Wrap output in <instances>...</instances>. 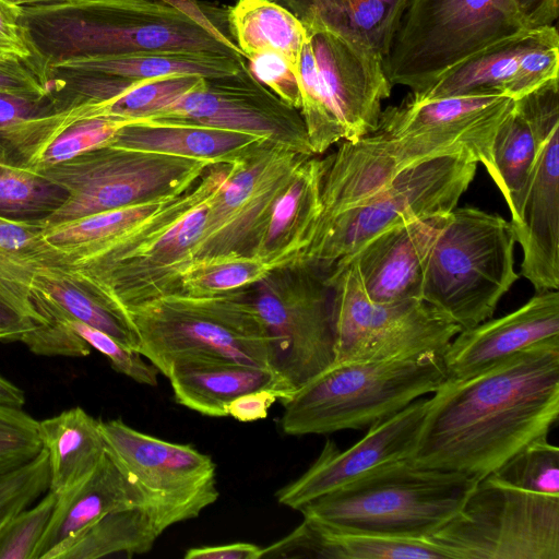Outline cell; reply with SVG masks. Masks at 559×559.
Segmentation results:
<instances>
[{
    "mask_svg": "<svg viewBox=\"0 0 559 559\" xmlns=\"http://www.w3.org/2000/svg\"><path fill=\"white\" fill-rule=\"evenodd\" d=\"M12 2L13 4H16L19 7H27V5H36V4H43V3H51L57 1H63V0H8Z\"/></svg>",
    "mask_w": 559,
    "mask_h": 559,
    "instance_id": "cell-58",
    "label": "cell"
},
{
    "mask_svg": "<svg viewBox=\"0 0 559 559\" xmlns=\"http://www.w3.org/2000/svg\"><path fill=\"white\" fill-rule=\"evenodd\" d=\"M265 139L198 124L135 121L120 128L108 145L205 162L233 164Z\"/></svg>",
    "mask_w": 559,
    "mask_h": 559,
    "instance_id": "cell-30",
    "label": "cell"
},
{
    "mask_svg": "<svg viewBox=\"0 0 559 559\" xmlns=\"http://www.w3.org/2000/svg\"><path fill=\"white\" fill-rule=\"evenodd\" d=\"M32 294L51 302L68 317L136 350L138 337L128 318L93 282L68 265L58 263L40 269L34 278Z\"/></svg>",
    "mask_w": 559,
    "mask_h": 559,
    "instance_id": "cell-37",
    "label": "cell"
},
{
    "mask_svg": "<svg viewBox=\"0 0 559 559\" xmlns=\"http://www.w3.org/2000/svg\"><path fill=\"white\" fill-rule=\"evenodd\" d=\"M293 13L306 33L326 31L362 44L384 60L408 0H271Z\"/></svg>",
    "mask_w": 559,
    "mask_h": 559,
    "instance_id": "cell-31",
    "label": "cell"
},
{
    "mask_svg": "<svg viewBox=\"0 0 559 559\" xmlns=\"http://www.w3.org/2000/svg\"><path fill=\"white\" fill-rule=\"evenodd\" d=\"M250 298L272 338L284 401L335 364L331 292L319 270L298 263L272 270Z\"/></svg>",
    "mask_w": 559,
    "mask_h": 559,
    "instance_id": "cell-10",
    "label": "cell"
},
{
    "mask_svg": "<svg viewBox=\"0 0 559 559\" xmlns=\"http://www.w3.org/2000/svg\"><path fill=\"white\" fill-rule=\"evenodd\" d=\"M270 272L269 266L253 255L194 259L182 274V294L207 297L249 289Z\"/></svg>",
    "mask_w": 559,
    "mask_h": 559,
    "instance_id": "cell-42",
    "label": "cell"
},
{
    "mask_svg": "<svg viewBox=\"0 0 559 559\" xmlns=\"http://www.w3.org/2000/svg\"><path fill=\"white\" fill-rule=\"evenodd\" d=\"M72 123L52 96L0 93V164L34 169L48 145Z\"/></svg>",
    "mask_w": 559,
    "mask_h": 559,
    "instance_id": "cell-36",
    "label": "cell"
},
{
    "mask_svg": "<svg viewBox=\"0 0 559 559\" xmlns=\"http://www.w3.org/2000/svg\"><path fill=\"white\" fill-rule=\"evenodd\" d=\"M248 70L262 85L286 105L299 111L301 91L298 72L288 60L274 51H262L246 59Z\"/></svg>",
    "mask_w": 559,
    "mask_h": 559,
    "instance_id": "cell-50",
    "label": "cell"
},
{
    "mask_svg": "<svg viewBox=\"0 0 559 559\" xmlns=\"http://www.w3.org/2000/svg\"><path fill=\"white\" fill-rule=\"evenodd\" d=\"M491 475L525 491L559 497V449L547 438L537 439L519 450Z\"/></svg>",
    "mask_w": 559,
    "mask_h": 559,
    "instance_id": "cell-43",
    "label": "cell"
},
{
    "mask_svg": "<svg viewBox=\"0 0 559 559\" xmlns=\"http://www.w3.org/2000/svg\"><path fill=\"white\" fill-rule=\"evenodd\" d=\"M308 156L264 140L230 164L227 176L209 200L194 259L253 255L275 199Z\"/></svg>",
    "mask_w": 559,
    "mask_h": 559,
    "instance_id": "cell-16",
    "label": "cell"
},
{
    "mask_svg": "<svg viewBox=\"0 0 559 559\" xmlns=\"http://www.w3.org/2000/svg\"><path fill=\"white\" fill-rule=\"evenodd\" d=\"M24 331L0 311V341H21Z\"/></svg>",
    "mask_w": 559,
    "mask_h": 559,
    "instance_id": "cell-57",
    "label": "cell"
},
{
    "mask_svg": "<svg viewBox=\"0 0 559 559\" xmlns=\"http://www.w3.org/2000/svg\"><path fill=\"white\" fill-rule=\"evenodd\" d=\"M450 154L472 156L492 177V144L466 133L427 129L388 136L373 132L342 141L323 157L318 222L372 194L407 167Z\"/></svg>",
    "mask_w": 559,
    "mask_h": 559,
    "instance_id": "cell-14",
    "label": "cell"
},
{
    "mask_svg": "<svg viewBox=\"0 0 559 559\" xmlns=\"http://www.w3.org/2000/svg\"><path fill=\"white\" fill-rule=\"evenodd\" d=\"M559 126L558 78L514 99L493 138L491 179L513 214L538 148Z\"/></svg>",
    "mask_w": 559,
    "mask_h": 559,
    "instance_id": "cell-25",
    "label": "cell"
},
{
    "mask_svg": "<svg viewBox=\"0 0 559 559\" xmlns=\"http://www.w3.org/2000/svg\"><path fill=\"white\" fill-rule=\"evenodd\" d=\"M204 78L174 75L152 80H130L114 75L53 71L52 93L62 108L76 120L114 118L148 120L179 96L199 85Z\"/></svg>",
    "mask_w": 559,
    "mask_h": 559,
    "instance_id": "cell-23",
    "label": "cell"
},
{
    "mask_svg": "<svg viewBox=\"0 0 559 559\" xmlns=\"http://www.w3.org/2000/svg\"><path fill=\"white\" fill-rule=\"evenodd\" d=\"M44 230L41 224L0 217V311L25 334L46 321L33 302L34 278L40 269L58 262V251L45 240Z\"/></svg>",
    "mask_w": 559,
    "mask_h": 559,
    "instance_id": "cell-32",
    "label": "cell"
},
{
    "mask_svg": "<svg viewBox=\"0 0 559 559\" xmlns=\"http://www.w3.org/2000/svg\"><path fill=\"white\" fill-rule=\"evenodd\" d=\"M167 378L178 404L210 417H226L227 404L241 394L265 388L278 390L272 370L233 361L182 364Z\"/></svg>",
    "mask_w": 559,
    "mask_h": 559,
    "instance_id": "cell-33",
    "label": "cell"
},
{
    "mask_svg": "<svg viewBox=\"0 0 559 559\" xmlns=\"http://www.w3.org/2000/svg\"><path fill=\"white\" fill-rule=\"evenodd\" d=\"M476 481L406 459L382 464L298 511L341 531L429 539L459 512Z\"/></svg>",
    "mask_w": 559,
    "mask_h": 559,
    "instance_id": "cell-5",
    "label": "cell"
},
{
    "mask_svg": "<svg viewBox=\"0 0 559 559\" xmlns=\"http://www.w3.org/2000/svg\"><path fill=\"white\" fill-rule=\"evenodd\" d=\"M447 379L438 354L335 364L282 401L280 425L289 436L369 428Z\"/></svg>",
    "mask_w": 559,
    "mask_h": 559,
    "instance_id": "cell-6",
    "label": "cell"
},
{
    "mask_svg": "<svg viewBox=\"0 0 559 559\" xmlns=\"http://www.w3.org/2000/svg\"><path fill=\"white\" fill-rule=\"evenodd\" d=\"M38 313L46 320L26 333L21 342L37 355L84 357L92 347L76 334L66 320L44 302L33 298Z\"/></svg>",
    "mask_w": 559,
    "mask_h": 559,
    "instance_id": "cell-49",
    "label": "cell"
},
{
    "mask_svg": "<svg viewBox=\"0 0 559 559\" xmlns=\"http://www.w3.org/2000/svg\"><path fill=\"white\" fill-rule=\"evenodd\" d=\"M559 34L555 26L527 28L465 58L430 86L411 95L433 99L502 95L518 99L558 78Z\"/></svg>",
    "mask_w": 559,
    "mask_h": 559,
    "instance_id": "cell-18",
    "label": "cell"
},
{
    "mask_svg": "<svg viewBox=\"0 0 559 559\" xmlns=\"http://www.w3.org/2000/svg\"><path fill=\"white\" fill-rule=\"evenodd\" d=\"M148 120L252 134L313 155L300 112L258 82L248 67L234 76L204 78Z\"/></svg>",
    "mask_w": 559,
    "mask_h": 559,
    "instance_id": "cell-17",
    "label": "cell"
},
{
    "mask_svg": "<svg viewBox=\"0 0 559 559\" xmlns=\"http://www.w3.org/2000/svg\"><path fill=\"white\" fill-rule=\"evenodd\" d=\"M526 28L555 26L559 0H513Z\"/></svg>",
    "mask_w": 559,
    "mask_h": 559,
    "instance_id": "cell-55",
    "label": "cell"
},
{
    "mask_svg": "<svg viewBox=\"0 0 559 559\" xmlns=\"http://www.w3.org/2000/svg\"><path fill=\"white\" fill-rule=\"evenodd\" d=\"M306 34L338 142L356 141L376 132L382 102L392 90L384 58L331 32Z\"/></svg>",
    "mask_w": 559,
    "mask_h": 559,
    "instance_id": "cell-19",
    "label": "cell"
},
{
    "mask_svg": "<svg viewBox=\"0 0 559 559\" xmlns=\"http://www.w3.org/2000/svg\"><path fill=\"white\" fill-rule=\"evenodd\" d=\"M21 17L22 7L0 0V61H35Z\"/></svg>",
    "mask_w": 559,
    "mask_h": 559,
    "instance_id": "cell-51",
    "label": "cell"
},
{
    "mask_svg": "<svg viewBox=\"0 0 559 559\" xmlns=\"http://www.w3.org/2000/svg\"><path fill=\"white\" fill-rule=\"evenodd\" d=\"M99 428L107 453L154 502L160 535L198 518L218 499L210 455L139 431L121 419L99 420Z\"/></svg>",
    "mask_w": 559,
    "mask_h": 559,
    "instance_id": "cell-15",
    "label": "cell"
},
{
    "mask_svg": "<svg viewBox=\"0 0 559 559\" xmlns=\"http://www.w3.org/2000/svg\"><path fill=\"white\" fill-rule=\"evenodd\" d=\"M176 195L45 227L44 237L58 251V263H74L112 245L160 212Z\"/></svg>",
    "mask_w": 559,
    "mask_h": 559,
    "instance_id": "cell-40",
    "label": "cell"
},
{
    "mask_svg": "<svg viewBox=\"0 0 559 559\" xmlns=\"http://www.w3.org/2000/svg\"><path fill=\"white\" fill-rule=\"evenodd\" d=\"M227 28L245 59L274 51L298 72L306 29L284 7L271 0H237L226 10Z\"/></svg>",
    "mask_w": 559,
    "mask_h": 559,
    "instance_id": "cell-39",
    "label": "cell"
},
{
    "mask_svg": "<svg viewBox=\"0 0 559 559\" xmlns=\"http://www.w3.org/2000/svg\"><path fill=\"white\" fill-rule=\"evenodd\" d=\"M527 29L513 0H408L384 60L412 94L473 53Z\"/></svg>",
    "mask_w": 559,
    "mask_h": 559,
    "instance_id": "cell-9",
    "label": "cell"
},
{
    "mask_svg": "<svg viewBox=\"0 0 559 559\" xmlns=\"http://www.w3.org/2000/svg\"><path fill=\"white\" fill-rule=\"evenodd\" d=\"M64 187L35 169L0 164V217L41 224L68 200Z\"/></svg>",
    "mask_w": 559,
    "mask_h": 559,
    "instance_id": "cell-41",
    "label": "cell"
},
{
    "mask_svg": "<svg viewBox=\"0 0 559 559\" xmlns=\"http://www.w3.org/2000/svg\"><path fill=\"white\" fill-rule=\"evenodd\" d=\"M262 547L251 543L193 547L186 550L185 559H260Z\"/></svg>",
    "mask_w": 559,
    "mask_h": 559,
    "instance_id": "cell-54",
    "label": "cell"
},
{
    "mask_svg": "<svg viewBox=\"0 0 559 559\" xmlns=\"http://www.w3.org/2000/svg\"><path fill=\"white\" fill-rule=\"evenodd\" d=\"M48 488V453L43 448L33 460L0 476V525L31 507Z\"/></svg>",
    "mask_w": 559,
    "mask_h": 559,
    "instance_id": "cell-47",
    "label": "cell"
},
{
    "mask_svg": "<svg viewBox=\"0 0 559 559\" xmlns=\"http://www.w3.org/2000/svg\"><path fill=\"white\" fill-rule=\"evenodd\" d=\"M58 495L49 490L35 506L0 525V559H32L53 512Z\"/></svg>",
    "mask_w": 559,
    "mask_h": 559,
    "instance_id": "cell-46",
    "label": "cell"
},
{
    "mask_svg": "<svg viewBox=\"0 0 559 559\" xmlns=\"http://www.w3.org/2000/svg\"><path fill=\"white\" fill-rule=\"evenodd\" d=\"M478 163L466 154L412 165L367 198L319 221L301 263L323 275L374 236L408 222L451 213Z\"/></svg>",
    "mask_w": 559,
    "mask_h": 559,
    "instance_id": "cell-8",
    "label": "cell"
},
{
    "mask_svg": "<svg viewBox=\"0 0 559 559\" xmlns=\"http://www.w3.org/2000/svg\"><path fill=\"white\" fill-rule=\"evenodd\" d=\"M134 506H147L155 510L151 498L106 451L95 471L84 481L58 495L49 523L32 559H43L55 546L105 514Z\"/></svg>",
    "mask_w": 559,
    "mask_h": 559,
    "instance_id": "cell-28",
    "label": "cell"
},
{
    "mask_svg": "<svg viewBox=\"0 0 559 559\" xmlns=\"http://www.w3.org/2000/svg\"><path fill=\"white\" fill-rule=\"evenodd\" d=\"M41 450L38 420L22 408L0 405V476L33 460Z\"/></svg>",
    "mask_w": 559,
    "mask_h": 559,
    "instance_id": "cell-48",
    "label": "cell"
},
{
    "mask_svg": "<svg viewBox=\"0 0 559 559\" xmlns=\"http://www.w3.org/2000/svg\"><path fill=\"white\" fill-rule=\"evenodd\" d=\"M429 539L453 559H559V497L525 491L490 474Z\"/></svg>",
    "mask_w": 559,
    "mask_h": 559,
    "instance_id": "cell-12",
    "label": "cell"
},
{
    "mask_svg": "<svg viewBox=\"0 0 559 559\" xmlns=\"http://www.w3.org/2000/svg\"><path fill=\"white\" fill-rule=\"evenodd\" d=\"M510 224L523 258L521 275L535 292L559 288V126L538 148Z\"/></svg>",
    "mask_w": 559,
    "mask_h": 559,
    "instance_id": "cell-21",
    "label": "cell"
},
{
    "mask_svg": "<svg viewBox=\"0 0 559 559\" xmlns=\"http://www.w3.org/2000/svg\"><path fill=\"white\" fill-rule=\"evenodd\" d=\"M559 340V293L537 292L516 310L462 330L442 354L448 379H464L534 345Z\"/></svg>",
    "mask_w": 559,
    "mask_h": 559,
    "instance_id": "cell-22",
    "label": "cell"
},
{
    "mask_svg": "<svg viewBox=\"0 0 559 559\" xmlns=\"http://www.w3.org/2000/svg\"><path fill=\"white\" fill-rule=\"evenodd\" d=\"M247 69L245 59L209 53L138 51L78 57L58 61L51 70L88 72L130 80H152L174 75L206 79L234 76Z\"/></svg>",
    "mask_w": 559,
    "mask_h": 559,
    "instance_id": "cell-34",
    "label": "cell"
},
{
    "mask_svg": "<svg viewBox=\"0 0 559 559\" xmlns=\"http://www.w3.org/2000/svg\"><path fill=\"white\" fill-rule=\"evenodd\" d=\"M0 93L46 95L47 81L36 61H0Z\"/></svg>",
    "mask_w": 559,
    "mask_h": 559,
    "instance_id": "cell-52",
    "label": "cell"
},
{
    "mask_svg": "<svg viewBox=\"0 0 559 559\" xmlns=\"http://www.w3.org/2000/svg\"><path fill=\"white\" fill-rule=\"evenodd\" d=\"M209 166L201 160L110 145L91 150L38 170L69 193L44 226L173 197L192 186Z\"/></svg>",
    "mask_w": 559,
    "mask_h": 559,
    "instance_id": "cell-13",
    "label": "cell"
},
{
    "mask_svg": "<svg viewBox=\"0 0 559 559\" xmlns=\"http://www.w3.org/2000/svg\"><path fill=\"white\" fill-rule=\"evenodd\" d=\"M0 405L23 408L25 405V393L19 386L0 377Z\"/></svg>",
    "mask_w": 559,
    "mask_h": 559,
    "instance_id": "cell-56",
    "label": "cell"
},
{
    "mask_svg": "<svg viewBox=\"0 0 559 559\" xmlns=\"http://www.w3.org/2000/svg\"><path fill=\"white\" fill-rule=\"evenodd\" d=\"M48 453L49 490L63 493L84 481L106 453L99 420L76 406L38 421Z\"/></svg>",
    "mask_w": 559,
    "mask_h": 559,
    "instance_id": "cell-35",
    "label": "cell"
},
{
    "mask_svg": "<svg viewBox=\"0 0 559 559\" xmlns=\"http://www.w3.org/2000/svg\"><path fill=\"white\" fill-rule=\"evenodd\" d=\"M428 405L429 399L414 401L393 416L369 427L361 440L344 451L328 440L313 464L276 492L277 502L299 510L307 502L382 464L408 459Z\"/></svg>",
    "mask_w": 559,
    "mask_h": 559,
    "instance_id": "cell-20",
    "label": "cell"
},
{
    "mask_svg": "<svg viewBox=\"0 0 559 559\" xmlns=\"http://www.w3.org/2000/svg\"><path fill=\"white\" fill-rule=\"evenodd\" d=\"M336 336L335 364L441 355L462 329L421 298L370 300L350 262L324 274ZM334 364V365H335Z\"/></svg>",
    "mask_w": 559,
    "mask_h": 559,
    "instance_id": "cell-11",
    "label": "cell"
},
{
    "mask_svg": "<svg viewBox=\"0 0 559 559\" xmlns=\"http://www.w3.org/2000/svg\"><path fill=\"white\" fill-rule=\"evenodd\" d=\"M284 395L276 389L265 388L237 396L226 406L227 416L241 423H251L267 417L270 407Z\"/></svg>",
    "mask_w": 559,
    "mask_h": 559,
    "instance_id": "cell-53",
    "label": "cell"
},
{
    "mask_svg": "<svg viewBox=\"0 0 559 559\" xmlns=\"http://www.w3.org/2000/svg\"><path fill=\"white\" fill-rule=\"evenodd\" d=\"M135 122L114 118H88L67 127L45 150L35 170L45 169L110 143L123 126Z\"/></svg>",
    "mask_w": 559,
    "mask_h": 559,
    "instance_id": "cell-44",
    "label": "cell"
},
{
    "mask_svg": "<svg viewBox=\"0 0 559 559\" xmlns=\"http://www.w3.org/2000/svg\"><path fill=\"white\" fill-rule=\"evenodd\" d=\"M449 214L418 218L388 229L340 262L354 264L365 294L372 301L421 298L426 261Z\"/></svg>",
    "mask_w": 559,
    "mask_h": 559,
    "instance_id": "cell-24",
    "label": "cell"
},
{
    "mask_svg": "<svg viewBox=\"0 0 559 559\" xmlns=\"http://www.w3.org/2000/svg\"><path fill=\"white\" fill-rule=\"evenodd\" d=\"M21 21L45 78L58 61L99 55L169 51L245 59L233 40L163 0H63L22 7Z\"/></svg>",
    "mask_w": 559,
    "mask_h": 559,
    "instance_id": "cell-2",
    "label": "cell"
},
{
    "mask_svg": "<svg viewBox=\"0 0 559 559\" xmlns=\"http://www.w3.org/2000/svg\"><path fill=\"white\" fill-rule=\"evenodd\" d=\"M248 290L207 297L177 294L128 310L136 350L166 378L175 366L202 361L273 371L272 338Z\"/></svg>",
    "mask_w": 559,
    "mask_h": 559,
    "instance_id": "cell-4",
    "label": "cell"
},
{
    "mask_svg": "<svg viewBox=\"0 0 559 559\" xmlns=\"http://www.w3.org/2000/svg\"><path fill=\"white\" fill-rule=\"evenodd\" d=\"M514 99L502 95H463L417 99L408 94L382 110L376 132L395 136L426 129L464 132L493 141Z\"/></svg>",
    "mask_w": 559,
    "mask_h": 559,
    "instance_id": "cell-29",
    "label": "cell"
},
{
    "mask_svg": "<svg viewBox=\"0 0 559 559\" xmlns=\"http://www.w3.org/2000/svg\"><path fill=\"white\" fill-rule=\"evenodd\" d=\"M510 222L477 207H455L428 254L421 299L462 330L492 318L518 281Z\"/></svg>",
    "mask_w": 559,
    "mask_h": 559,
    "instance_id": "cell-7",
    "label": "cell"
},
{
    "mask_svg": "<svg viewBox=\"0 0 559 559\" xmlns=\"http://www.w3.org/2000/svg\"><path fill=\"white\" fill-rule=\"evenodd\" d=\"M559 414V340L519 352L464 379H447L408 461L479 480L547 435Z\"/></svg>",
    "mask_w": 559,
    "mask_h": 559,
    "instance_id": "cell-1",
    "label": "cell"
},
{
    "mask_svg": "<svg viewBox=\"0 0 559 559\" xmlns=\"http://www.w3.org/2000/svg\"><path fill=\"white\" fill-rule=\"evenodd\" d=\"M324 160L308 156L275 199L253 257L269 269L301 263L321 213Z\"/></svg>",
    "mask_w": 559,
    "mask_h": 559,
    "instance_id": "cell-26",
    "label": "cell"
},
{
    "mask_svg": "<svg viewBox=\"0 0 559 559\" xmlns=\"http://www.w3.org/2000/svg\"><path fill=\"white\" fill-rule=\"evenodd\" d=\"M160 536L155 510L134 506L111 511L68 537L43 559H96L111 555H143Z\"/></svg>",
    "mask_w": 559,
    "mask_h": 559,
    "instance_id": "cell-38",
    "label": "cell"
},
{
    "mask_svg": "<svg viewBox=\"0 0 559 559\" xmlns=\"http://www.w3.org/2000/svg\"><path fill=\"white\" fill-rule=\"evenodd\" d=\"M230 164H215L160 212L100 252L60 263L93 282L128 318L127 311L182 294L181 278L194 260L207 217L209 200Z\"/></svg>",
    "mask_w": 559,
    "mask_h": 559,
    "instance_id": "cell-3",
    "label": "cell"
},
{
    "mask_svg": "<svg viewBox=\"0 0 559 559\" xmlns=\"http://www.w3.org/2000/svg\"><path fill=\"white\" fill-rule=\"evenodd\" d=\"M261 558L453 559L431 539L346 532L307 515L286 536L262 548Z\"/></svg>",
    "mask_w": 559,
    "mask_h": 559,
    "instance_id": "cell-27",
    "label": "cell"
},
{
    "mask_svg": "<svg viewBox=\"0 0 559 559\" xmlns=\"http://www.w3.org/2000/svg\"><path fill=\"white\" fill-rule=\"evenodd\" d=\"M33 297L58 312L76 334L85 340L92 348L102 353L109 360L112 369L117 372L127 376L140 384L150 386L157 385L158 369L150 361H145L138 350L124 346L98 329L68 317L55 305L36 294H33Z\"/></svg>",
    "mask_w": 559,
    "mask_h": 559,
    "instance_id": "cell-45",
    "label": "cell"
}]
</instances>
